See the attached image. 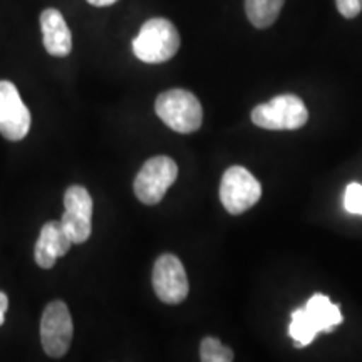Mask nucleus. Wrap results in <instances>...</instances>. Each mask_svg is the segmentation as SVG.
I'll use <instances>...</instances> for the list:
<instances>
[{"label": "nucleus", "instance_id": "39448f33", "mask_svg": "<svg viewBox=\"0 0 362 362\" xmlns=\"http://www.w3.org/2000/svg\"><path fill=\"white\" fill-rule=\"evenodd\" d=\"M260 181L243 166H230L221 176L220 202L230 215H242L259 203Z\"/></svg>", "mask_w": 362, "mask_h": 362}, {"label": "nucleus", "instance_id": "9d476101", "mask_svg": "<svg viewBox=\"0 0 362 362\" xmlns=\"http://www.w3.org/2000/svg\"><path fill=\"white\" fill-rule=\"evenodd\" d=\"M29 129L30 112L19 90L8 81H0V134L8 141H21Z\"/></svg>", "mask_w": 362, "mask_h": 362}, {"label": "nucleus", "instance_id": "ddd939ff", "mask_svg": "<svg viewBox=\"0 0 362 362\" xmlns=\"http://www.w3.org/2000/svg\"><path fill=\"white\" fill-rule=\"evenodd\" d=\"M285 0H245L248 21L257 29H267L277 21Z\"/></svg>", "mask_w": 362, "mask_h": 362}, {"label": "nucleus", "instance_id": "f03ea898", "mask_svg": "<svg viewBox=\"0 0 362 362\" xmlns=\"http://www.w3.org/2000/svg\"><path fill=\"white\" fill-rule=\"evenodd\" d=\"M180 34L168 19L155 17L139 29L133 40V52L139 61L146 64H161L170 61L180 49Z\"/></svg>", "mask_w": 362, "mask_h": 362}, {"label": "nucleus", "instance_id": "9b49d317", "mask_svg": "<svg viewBox=\"0 0 362 362\" xmlns=\"http://www.w3.org/2000/svg\"><path fill=\"white\" fill-rule=\"evenodd\" d=\"M72 240L62 226L61 220L59 221H47L40 230V235L37 238L34 248L35 264L40 269H52L56 265L57 259L64 257L67 252L71 250Z\"/></svg>", "mask_w": 362, "mask_h": 362}, {"label": "nucleus", "instance_id": "0eeeda50", "mask_svg": "<svg viewBox=\"0 0 362 362\" xmlns=\"http://www.w3.org/2000/svg\"><path fill=\"white\" fill-rule=\"evenodd\" d=\"M74 334L69 307L62 300L49 302L40 319V342L45 354L62 357L69 351Z\"/></svg>", "mask_w": 362, "mask_h": 362}, {"label": "nucleus", "instance_id": "2eb2a0df", "mask_svg": "<svg viewBox=\"0 0 362 362\" xmlns=\"http://www.w3.org/2000/svg\"><path fill=\"white\" fill-rule=\"evenodd\" d=\"M344 206L349 214L362 215V185L351 183L344 194Z\"/></svg>", "mask_w": 362, "mask_h": 362}, {"label": "nucleus", "instance_id": "a211bd4d", "mask_svg": "<svg viewBox=\"0 0 362 362\" xmlns=\"http://www.w3.org/2000/svg\"><path fill=\"white\" fill-rule=\"evenodd\" d=\"M88 2L94 7H110L112 4H116L117 0H88Z\"/></svg>", "mask_w": 362, "mask_h": 362}, {"label": "nucleus", "instance_id": "20e7f679", "mask_svg": "<svg viewBox=\"0 0 362 362\" xmlns=\"http://www.w3.org/2000/svg\"><path fill=\"white\" fill-rule=\"evenodd\" d=\"M253 124L262 129L284 131L298 129L309 121L304 101L296 94H282L264 104H259L252 111Z\"/></svg>", "mask_w": 362, "mask_h": 362}, {"label": "nucleus", "instance_id": "dca6fc26", "mask_svg": "<svg viewBox=\"0 0 362 362\" xmlns=\"http://www.w3.org/2000/svg\"><path fill=\"white\" fill-rule=\"evenodd\" d=\"M336 4L346 19H354L362 11V0H336Z\"/></svg>", "mask_w": 362, "mask_h": 362}, {"label": "nucleus", "instance_id": "7ed1b4c3", "mask_svg": "<svg viewBox=\"0 0 362 362\" xmlns=\"http://www.w3.org/2000/svg\"><path fill=\"white\" fill-rule=\"evenodd\" d=\"M156 115L170 129L192 134L202 128L203 107L193 93L187 89H170L156 98Z\"/></svg>", "mask_w": 362, "mask_h": 362}, {"label": "nucleus", "instance_id": "423d86ee", "mask_svg": "<svg viewBox=\"0 0 362 362\" xmlns=\"http://www.w3.org/2000/svg\"><path fill=\"white\" fill-rule=\"evenodd\" d=\"M178 178V166L170 156L148 160L134 178V194L144 205H158Z\"/></svg>", "mask_w": 362, "mask_h": 362}, {"label": "nucleus", "instance_id": "6e6552de", "mask_svg": "<svg viewBox=\"0 0 362 362\" xmlns=\"http://www.w3.org/2000/svg\"><path fill=\"white\" fill-rule=\"evenodd\" d=\"M153 288L156 297L168 305H178L188 297L187 270L173 253L158 257L153 267Z\"/></svg>", "mask_w": 362, "mask_h": 362}, {"label": "nucleus", "instance_id": "f3484780", "mask_svg": "<svg viewBox=\"0 0 362 362\" xmlns=\"http://www.w3.org/2000/svg\"><path fill=\"white\" fill-rule=\"evenodd\" d=\"M7 309H8V297H7V293L0 292V325L6 322Z\"/></svg>", "mask_w": 362, "mask_h": 362}, {"label": "nucleus", "instance_id": "f257e3e1", "mask_svg": "<svg viewBox=\"0 0 362 362\" xmlns=\"http://www.w3.org/2000/svg\"><path fill=\"white\" fill-rule=\"evenodd\" d=\"M339 324H342L341 309L332 304L327 296L315 293L304 307L292 312L288 336L293 339L297 349H302L312 344L317 334L332 332Z\"/></svg>", "mask_w": 362, "mask_h": 362}, {"label": "nucleus", "instance_id": "1a4fd4ad", "mask_svg": "<svg viewBox=\"0 0 362 362\" xmlns=\"http://www.w3.org/2000/svg\"><path fill=\"white\" fill-rule=\"evenodd\" d=\"M93 198L88 189L79 185L67 188L64 193V214L61 223L72 243H84L93 230Z\"/></svg>", "mask_w": 362, "mask_h": 362}, {"label": "nucleus", "instance_id": "4468645a", "mask_svg": "<svg viewBox=\"0 0 362 362\" xmlns=\"http://www.w3.org/2000/svg\"><path fill=\"white\" fill-rule=\"evenodd\" d=\"M200 359L203 362H232L233 351L216 337H205L200 344Z\"/></svg>", "mask_w": 362, "mask_h": 362}, {"label": "nucleus", "instance_id": "f8f14e48", "mask_svg": "<svg viewBox=\"0 0 362 362\" xmlns=\"http://www.w3.org/2000/svg\"><path fill=\"white\" fill-rule=\"evenodd\" d=\"M40 29L45 51L54 57H66L72 51V34L64 16L57 8H45L40 13Z\"/></svg>", "mask_w": 362, "mask_h": 362}]
</instances>
